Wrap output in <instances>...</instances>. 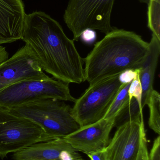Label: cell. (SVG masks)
Returning <instances> with one entry per match:
<instances>
[{"mask_svg":"<svg viewBox=\"0 0 160 160\" xmlns=\"http://www.w3.org/2000/svg\"><path fill=\"white\" fill-rule=\"evenodd\" d=\"M42 70L66 83L85 81L84 59L60 23L42 11L26 15L21 39Z\"/></svg>","mask_w":160,"mask_h":160,"instance_id":"6da1fadb","label":"cell"},{"mask_svg":"<svg viewBox=\"0 0 160 160\" xmlns=\"http://www.w3.org/2000/svg\"><path fill=\"white\" fill-rule=\"evenodd\" d=\"M149 52V43L141 36L114 27L84 59L85 81L92 85L128 69L140 68Z\"/></svg>","mask_w":160,"mask_h":160,"instance_id":"7a4b0ae2","label":"cell"},{"mask_svg":"<svg viewBox=\"0 0 160 160\" xmlns=\"http://www.w3.org/2000/svg\"><path fill=\"white\" fill-rule=\"evenodd\" d=\"M7 109L34 122L54 139L64 138L80 128L72 107L64 101L45 99Z\"/></svg>","mask_w":160,"mask_h":160,"instance_id":"3957f363","label":"cell"},{"mask_svg":"<svg viewBox=\"0 0 160 160\" xmlns=\"http://www.w3.org/2000/svg\"><path fill=\"white\" fill-rule=\"evenodd\" d=\"M115 0H69L64 20L78 41L85 29L98 30L107 34L113 29L111 18Z\"/></svg>","mask_w":160,"mask_h":160,"instance_id":"277c9868","label":"cell"},{"mask_svg":"<svg viewBox=\"0 0 160 160\" xmlns=\"http://www.w3.org/2000/svg\"><path fill=\"white\" fill-rule=\"evenodd\" d=\"M45 99L74 102L77 100L70 94L69 84L49 78L23 80L9 86L0 92V106L11 108Z\"/></svg>","mask_w":160,"mask_h":160,"instance_id":"5b68a950","label":"cell"},{"mask_svg":"<svg viewBox=\"0 0 160 160\" xmlns=\"http://www.w3.org/2000/svg\"><path fill=\"white\" fill-rule=\"evenodd\" d=\"M53 139L34 122L0 106V158Z\"/></svg>","mask_w":160,"mask_h":160,"instance_id":"8992f818","label":"cell"},{"mask_svg":"<svg viewBox=\"0 0 160 160\" xmlns=\"http://www.w3.org/2000/svg\"><path fill=\"white\" fill-rule=\"evenodd\" d=\"M124 84L119 81L118 75L89 85L72 107V114L80 128L104 118Z\"/></svg>","mask_w":160,"mask_h":160,"instance_id":"52a82bcc","label":"cell"},{"mask_svg":"<svg viewBox=\"0 0 160 160\" xmlns=\"http://www.w3.org/2000/svg\"><path fill=\"white\" fill-rule=\"evenodd\" d=\"M49 78L30 48L25 44L12 57L0 65V92L9 86L23 80Z\"/></svg>","mask_w":160,"mask_h":160,"instance_id":"ba28073f","label":"cell"},{"mask_svg":"<svg viewBox=\"0 0 160 160\" xmlns=\"http://www.w3.org/2000/svg\"><path fill=\"white\" fill-rule=\"evenodd\" d=\"M145 133L144 121L141 118L120 125L103 150L105 160H137Z\"/></svg>","mask_w":160,"mask_h":160,"instance_id":"9c48e42d","label":"cell"},{"mask_svg":"<svg viewBox=\"0 0 160 160\" xmlns=\"http://www.w3.org/2000/svg\"><path fill=\"white\" fill-rule=\"evenodd\" d=\"M115 119L103 118L64 137L78 152L87 154L104 150L110 142V134L114 127Z\"/></svg>","mask_w":160,"mask_h":160,"instance_id":"30bf717a","label":"cell"},{"mask_svg":"<svg viewBox=\"0 0 160 160\" xmlns=\"http://www.w3.org/2000/svg\"><path fill=\"white\" fill-rule=\"evenodd\" d=\"M26 15L22 0H0V40L21 39Z\"/></svg>","mask_w":160,"mask_h":160,"instance_id":"8fae6325","label":"cell"},{"mask_svg":"<svg viewBox=\"0 0 160 160\" xmlns=\"http://www.w3.org/2000/svg\"><path fill=\"white\" fill-rule=\"evenodd\" d=\"M75 149L64 138L34 144L13 153V160H61L62 152Z\"/></svg>","mask_w":160,"mask_h":160,"instance_id":"7c38bea8","label":"cell"},{"mask_svg":"<svg viewBox=\"0 0 160 160\" xmlns=\"http://www.w3.org/2000/svg\"><path fill=\"white\" fill-rule=\"evenodd\" d=\"M150 52L147 58L139 69V78L142 88V106L147 105L153 90L155 74L160 54V40L152 34L149 43Z\"/></svg>","mask_w":160,"mask_h":160,"instance_id":"4fadbf2b","label":"cell"},{"mask_svg":"<svg viewBox=\"0 0 160 160\" xmlns=\"http://www.w3.org/2000/svg\"><path fill=\"white\" fill-rule=\"evenodd\" d=\"M150 111L148 125L151 129L157 134H160V95L153 89L147 102Z\"/></svg>","mask_w":160,"mask_h":160,"instance_id":"5bb4252c","label":"cell"},{"mask_svg":"<svg viewBox=\"0 0 160 160\" xmlns=\"http://www.w3.org/2000/svg\"><path fill=\"white\" fill-rule=\"evenodd\" d=\"M131 83V82L124 84L116 95L104 118L115 119L117 114L126 106L130 99L128 90Z\"/></svg>","mask_w":160,"mask_h":160,"instance_id":"9a60e30c","label":"cell"},{"mask_svg":"<svg viewBox=\"0 0 160 160\" xmlns=\"http://www.w3.org/2000/svg\"><path fill=\"white\" fill-rule=\"evenodd\" d=\"M147 5V26L160 40V0H150Z\"/></svg>","mask_w":160,"mask_h":160,"instance_id":"2e32d148","label":"cell"},{"mask_svg":"<svg viewBox=\"0 0 160 160\" xmlns=\"http://www.w3.org/2000/svg\"><path fill=\"white\" fill-rule=\"evenodd\" d=\"M129 96L130 98H133L136 100L140 107L142 106V88L140 82L139 74L131 83L128 90Z\"/></svg>","mask_w":160,"mask_h":160,"instance_id":"e0dca14e","label":"cell"},{"mask_svg":"<svg viewBox=\"0 0 160 160\" xmlns=\"http://www.w3.org/2000/svg\"><path fill=\"white\" fill-rule=\"evenodd\" d=\"M140 69H128L119 75V79L122 84H126L132 82L138 76Z\"/></svg>","mask_w":160,"mask_h":160,"instance_id":"ac0fdd59","label":"cell"},{"mask_svg":"<svg viewBox=\"0 0 160 160\" xmlns=\"http://www.w3.org/2000/svg\"><path fill=\"white\" fill-rule=\"evenodd\" d=\"M80 38L85 44L92 45L96 40L97 33L95 30L88 28L81 33Z\"/></svg>","mask_w":160,"mask_h":160,"instance_id":"d6986e66","label":"cell"},{"mask_svg":"<svg viewBox=\"0 0 160 160\" xmlns=\"http://www.w3.org/2000/svg\"><path fill=\"white\" fill-rule=\"evenodd\" d=\"M149 160H160V137L159 135L154 141L153 147L148 154Z\"/></svg>","mask_w":160,"mask_h":160,"instance_id":"ffe728a7","label":"cell"},{"mask_svg":"<svg viewBox=\"0 0 160 160\" xmlns=\"http://www.w3.org/2000/svg\"><path fill=\"white\" fill-rule=\"evenodd\" d=\"M148 154L149 153L147 149V141L145 133L144 134L142 139L141 149L137 160H149Z\"/></svg>","mask_w":160,"mask_h":160,"instance_id":"44dd1931","label":"cell"},{"mask_svg":"<svg viewBox=\"0 0 160 160\" xmlns=\"http://www.w3.org/2000/svg\"><path fill=\"white\" fill-rule=\"evenodd\" d=\"M90 160H105L104 150L91 152L86 154Z\"/></svg>","mask_w":160,"mask_h":160,"instance_id":"7402d4cb","label":"cell"},{"mask_svg":"<svg viewBox=\"0 0 160 160\" xmlns=\"http://www.w3.org/2000/svg\"><path fill=\"white\" fill-rule=\"evenodd\" d=\"M9 58V54L5 47L0 45V65Z\"/></svg>","mask_w":160,"mask_h":160,"instance_id":"603a6c76","label":"cell"},{"mask_svg":"<svg viewBox=\"0 0 160 160\" xmlns=\"http://www.w3.org/2000/svg\"><path fill=\"white\" fill-rule=\"evenodd\" d=\"M10 41L8 40H0V45H3V44H8V43H11Z\"/></svg>","mask_w":160,"mask_h":160,"instance_id":"cb8c5ba5","label":"cell"},{"mask_svg":"<svg viewBox=\"0 0 160 160\" xmlns=\"http://www.w3.org/2000/svg\"><path fill=\"white\" fill-rule=\"evenodd\" d=\"M139 2L142 3L146 4H148V2H149L150 0H138Z\"/></svg>","mask_w":160,"mask_h":160,"instance_id":"d4e9b609","label":"cell"}]
</instances>
